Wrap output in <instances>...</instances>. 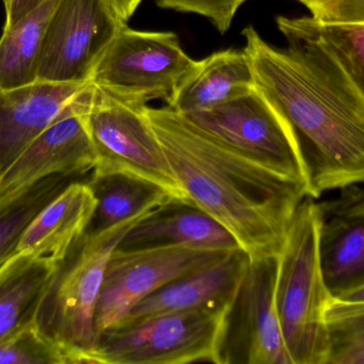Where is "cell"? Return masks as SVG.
Segmentation results:
<instances>
[{
  "mask_svg": "<svg viewBox=\"0 0 364 364\" xmlns=\"http://www.w3.org/2000/svg\"><path fill=\"white\" fill-rule=\"evenodd\" d=\"M96 199L87 181H73L30 222L17 254L61 262L85 234Z\"/></svg>",
  "mask_w": 364,
  "mask_h": 364,
  "instance_id": "e0dca14e",
  "label": "cell"
},
{
  "mask_svg": "<svg viewBox=\"0 0 364 364\" xmlns=\"http://www.w3.org/2000/svg\"><path fill=\"white\" fill-rule=\"evenodd\" d=\"M326 323L350 350L364 355V303L331 299L326 310Z\"/></svg>",
  "mask_w": 364,
  "mask_h": 364,
  "instance_id": "d4e9b609",
  "label": "cell"
},
{
  "mask_svg": "<svg viewBox=\"0 0 364 364\" xmlns=\"http://www.w3.org/2000/svg\"><path fill=\"white\" fill-rule=\"evenodd\" d=\"M243 249L181 276L136 303L117 325L130 324L158 314L186 310H229L250 266ZM115 327V326H114Z\"/></svg>",
  "mask_w": 364,
  "mask_h": 364,
  "instance_id": "9a60e30c",
  "label": "cell"
},
{
  "mask_svg": "<svg viewBox=\"0 0 364 364\" xmlns=\"http://www.w3.org/2000/svg\"><path fill=\"white\" fill-rule=\"evenodd\" d=\"M245 1L247 0H156L160 8L205 17L222 34L228 31L237 10Z\"/></svg>",
  "mask_w": 364,
  "mask_h": 364,
  "instance_id": "484cf974",
  "label": "cell"
},
{
  "mask_svg": "<svg viewBox=\"0 0 364 364\" xmlns=\"http://www.w3.org/2000/svg\"><path fill=\"white\" fill-rule=\"evenodd\" d=\"M336 301H346V303H364V286Z\"/></svg>",
  "mask_w": 364,
  "mask_h": 364,
  "instance_id": "f546056e",
  "label": "cell"
},
{
  "mask_svg": "<svg viewBox=\"0 0 364 364\" xmlns=\"http://www.w3.org/2000/svg\"><path fill=\"white\" fill-rule=\"evenodd\" d=\"M231 252L184 246L115 249L107 266L96 308V337L117 326L136 303L151 293L181 276L222 260Z\"/></svg>",
  "mask_w": 364,
  "mask_h": 364,
  "instance_id": "30bf717a",
  "label": "cell"
},
{
  "mask_svg": "<svg viewBox=\"0 0 364 364\" xmlns=\"http://www.w3.org/2000/svg\"><path fill=\"white\" fill-rule=\"evenodd\" d=\"M92 83L42 132L0 180V200L51 175L80 177L97 162L87 124Z\"/></svg>",
  "mask_w": 364,
  "mask_h": 364,
  "instance_id": "7c38bea8",
  "label": "cell"
},
{
  "mask_svg": "<svg viewBox=\"0 0 364 364\" xmlns=\"http://www.w3.org/2000/svg\"><path fill=\"white\" fill-rule=\"evenodd\" d=\"M90 83L36 80L0 90V180Z\"/></svg>",
  "mask_w": 364,
  "mask_h": 364,
  "instance_id": "5bb4252c",
  "label": "cell"
},
{
  "mask_svg": "<svg viewBox=\"0 0 364 364\" xmlns=\"http://www.w3.org/2000/svg\"><path fill=\"white\" fill-rule=\"evenodd\" d=\"M229 311L168 312L112 327L98 336L91 363L220 364Z\"/></svg>",
  "mask_w": 364,
  "mask_h": 364,
  "instance_id": "5b68a950",
  "label": "cell"
},
{
  "mask_svg": "<svg viewBox=\"0 0 364 364\" xmlns=\"http://www.w3.org/2000/svg\"><path fill=\"white\" fill-rule=\"evenodd\" d=\"M198 64L174 32L141 31L126 25L98 62L91 83L123 100L168 103Z\"/></svg>",
  "mask_w": 364,
  "mask_h": 364,
  "instance_id": "ba28073f",
  "label": "cell"
},
{
  "mask_svg": "<svg viewBox=\"0 0 364 364\" xmlns=\"http://www.w3.org/2000/svg\"><path fill=\"white\" fill-rule=\"evenodd\" d=\"M126 25L109 0H58L45 32L36 80L90 83Z\"/></svg>",
  "mask_w": 364,
  "mask_h": 364,
  "instance_id": "9c48e42d",
  "label": "cell"
},
{
  "mask_svg": "<svg viewBox=\"0 0 364 364\" xmlns=\"http://www.w3.org/2000/svg\"><path fill=\"white\" fill-rule=\"evenodd\" d=\"M87 182L96 207L85 232H102L174 199L157 184L126 173L91 172Z\"/></svg>",
  "mask_w": 364,
  "mask_h": 364,
  "instance_id": "ffe728a7",
  "label": "cell"
},
{
  "mask_svg": "<svg viewBox=\"0 0 364 364\" xmlns=\"http://www.w3.org/2000/svg\"><path fill=\"white\" fill-rule=\"evenodd\" d=\"M70 182L73 177L51 175L0 200V269L17 254L30 222Z\"/></svg>",
  "mask_w": 364,
  "mask_h": 364,
  "instance_id": "7402d4cb",
  "label": "cell"
},
{
  "mask_svg": "<svg viewBox=\"0 0 364 364\" xmlns=\"http://www.w3.org/2000/svg\"><path fill=\"white\" fill-rule=\"evenodd\" d=\"M161 246L226 251L241 248L233 235L218 220L194 203L179 199H172L149 211L126 233L117 249L136 250Z\"/></svg>",
  "mask_w": 364,
  "mask_h": 364,
  "instance_id": "2e32d148",
  "label": "cell"
},
{
  "mask_svg": "<svg viewBox=\"0 0 364 364\" xmlns=\"http://www.w3.org/2000/svg\"><path fill=\"white\" fill-rule=\"evenodd\" d=\"M279 254L250 259L227 316L220 364H292L276 303Z\"/></svg>",
  "mask_w": 364,
  "mask_h": 364,
  "instance_id": "8fae6325",
  "label": "cell"
},
{
  "mask_svg": "<svg viewBox=\"0 0 364 364\" xmlns=\"http://www.w3.org/2000/svg\"><path fill=\"white\" fill-rule=\"evenodd\" d=\"M0 364H79L76 355L30 325L0 343Z\"/></svg>",
  "mask_w": 364,
  "mask_h": 364,
  "instance_id": "cb8c5ba5",
  "label": "cell"
},
{
  "mask_svg": "<svg viewBox=\"0 0 364 364\" xmlns=\"http://www.w3.org/2000/svg\"><path fill=\"white\" fill-rule=\"evenodd\" d=\"M287 48L243 30L255 85L288 122L307 177L308 197L364 184V98L299 17L278 16Z\"/></svg>",
  "mask_w": 364,
  "mask_h": 364,
  "instance_id": "6da1fadb",
  "label": "cell"
},
{
  "mask_svg": "<svg viewBox=\"0 0 364 364\" xmlns=\"http://www.w3.org/2000/svg\"><path fill=\"white\" fill-rule=\"evenodd\" d=\"M183 115L227 147L301 186L308 196L305 167L294 134L256 85L218 106Z\"/></svg>",
  "mask_w": 364,
  "mask_h": 364,
  "instance_id": "52a82bcc",
  "label": "cell"
},
{
  "mask_svg": "<svg viewBox=\"0 0 364 364\" xmlns=\"http://www.w3.org/2000/svg\"><path fill=\"white\" fill-rule=\"evenodd\" d=\"M59 262L17 254L0 269V343L38 320Z\"/></svg>",
  "mask_w": 364,
  "mask_h": 364,
  "instance_id": "d6986e66",
  "label": "cell"
},
{
  "mask_svg": "<svg viewBox=\"0 0 364 364\" xmlns=\"http://www.w3.org/2000/svg\"><path fill=\"white\" fill-rule=\"evenodd\" d=\"M109 1L111 2L121 19L127 23L138 10L139 6L142 4L143 0H109Z\"/></svg>",
  "mask_w": 364,
  "mask_h": 364,
  "instance_id": "f1b7e54d",
  "label": "cell"
},
{
  "mask_svg": "<svg viewBox=\"0 0 364 364\" xmlns=\"http://www.w3.org/2000/svg\"><path fill=\"white\" fill-rule=\"evenodd\" d=\"M188 200L218 220L250 259L277 256L307 192L227 147L170 106L147 107Z\"/></svg>",
  "mask_w": 364,
  "mask_h": 364,
  "instance_id": "7a4b0ae2",
  "label": "cell"
},
{
  "mask_svg": "<svg viewBox=\"0 0 364 364\" xmlns=\"http://www.w3.org/2000/svg\"><path fill=\"white\" fill-rule=\"evenodd\" d=\"M299 19L333 53L364 98V24L320 23L311 16Z\"/></svg>",
  "mask_w": 364,
  "mask_h": 364,
  "instance_id": "603a6c76",
  "label": "cell"
},
{
  "mask_svg": "<svg viewBox=\"0 0 364 364\" xmlns=\"http://www.w3.org/2000/svg\"><path fill=\"white\" fill-rule=\"evenodd\" d=\"M320 23L364 24V0H296Z\"/></svg>",
  "mask_w": 364,
  "mask_h": 364,
  "instance_id": "4316f807",
  "label": "cell"
},
{
  "mask_svg": "<svg viewBox=\"0 0 364 364\" xmlns=\"http://www.w3.org/2000/svg\"><path fill=\"white\" fill-rule=\"evenodd\" d=\"M149 212L102 232H85L59 263L47 288L36 324L72 350L79 364H92L96 308L109 260L126 233Z\"/></svg>",
  "mask_w": 364,
  "mask_h": 364,
  "instance_id": "277c9868",
  "label": "cell"
},
{
  "mask_svg": "<svg viewBox=\"0 0 364 364\" xmlns=\"http://www.w3.org/2000/svg\"><path fill=\"white\" fill-rule=\"evenodd\" d=\"M147 107L117 98L92 83L87 124L97 155L92 172L142 177L173 198L188 201L149 121Z\"/></svg>",
  "mask_w": 364,
  "mask_h": 364,
  "instance_id": "8992f818",
  "label": "cell"
},
{
  "mask_svg": "<svg viewBox=\"0 0 364 364\" xmlns=\"http://www.w3.org/2000/svg\"><path fill=\"white\" fill-rule=\"evenodd\" d=\"M331 294L321 271L314 199L301 201L279 254L276 303L292 364H327Z\"/></svg>",
  "mask_w": 364,
  "mask_h": 364,
  "instance_id": "3957f363",
  "label": "cell"
},
{
  "mask_svg": "<svg viewBox=\"0 0 364 364\" xmlns=\"http://www.w3.org/2000/svg\"><path fill=\"white\" fill-rule=\"evenodd\" d=\"M58 0H45L23 19L4 29L0 38V90L36 81L45 32Z\"/></svg>",
  "mask_w": 364,
  "mask_h": 364,
  "instance_id": "44dd1931",
  "label": "cell"
},
{
  "mask_svg": "<svg viewBox=\"0 0 364 364\" xmlns=\"http://www.w3.org/2000/svg\"><path fill=\"white\" fill-rule=\"evenodd\" d=\"M316 203L321 271L331 298L364 286V184Z\"/></svg>",
  "mask_w": 364,
  "mask_h": 364,
  "instance_id": "4fadbf2b",
  "label": "cell"
},
{
  "mask_svg": "<svg viewBox=\"0 0 364 364\" xmlns=\"http://www.w3.org/2000/svg\"><path fill=\"white\" fill-rule=\"evenodd\" d=\"M255 87L254 73L244 51L228 48L199 60L196 70L181 83L168 106L178 113L205 110Z\"/></svg>",
  "mask_w": 364,
  "mask_h": 364,
  "instance_id": "ac0fdd59",
  "label": "cell"
},
{
  "mask_svg": "<svg viewBox=\"0 0 364 364\" xmlns=\"http://www.w3.org/2000/svg\"><path fill=\"white\" fill-rule=\"evenodd\" d=\"M2 1H4V8H6V6H8L9 2H10V0H2Z\"/></svg>",
  "mask_w": 364,
  "mask_h": 364,
  "instance_id": "4dcf8cb0",
  "label": "cell"
},
{
  "mask_svg": "<svg viewBox=\"0 0 364 364\" xmlns=\"http://www.w3.org/2000/svg\"><path fill=\"white\" fill-rule=\"evenodd\" d=\"M45 0H10L6 6V21L4 28L11 27L19 19H23L28 13L38 8Z\"/></svg>",
  "mask_w": 364,
  "mask_h": 364,
  "instance_id": "83f0119b",
  "label": "cell"
}]
</instances>
